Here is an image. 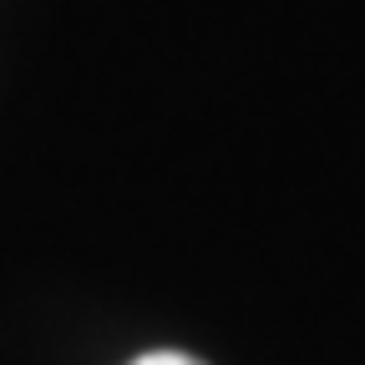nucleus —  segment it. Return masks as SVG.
I'll return each mask as SVG.
<instances>
[{"instance_id":"1","label":"nucleus","mask_w":365,"mask_h":365,"mask_svg":"<svg viewBox=\"0 0 365 365\" xmlns=\"http://www.w3.org/2000/svg\"><path fill=\"white\" fill-rule=\"evenodd\" d=\"M132 365H203V360L188 355V350H148V355H137Z\"/></svg>"}]
</instances>
